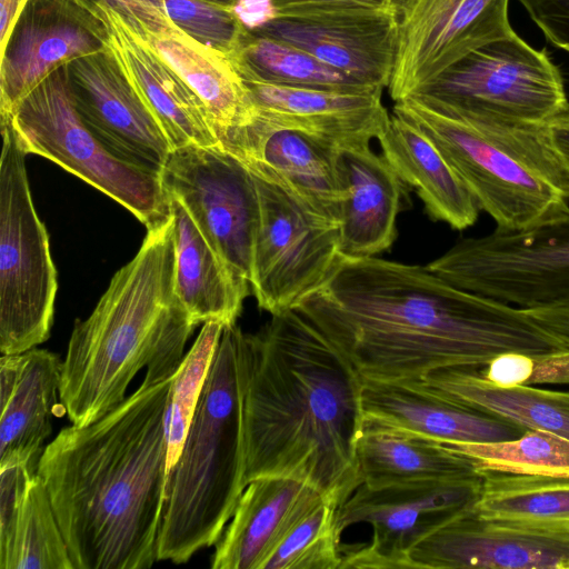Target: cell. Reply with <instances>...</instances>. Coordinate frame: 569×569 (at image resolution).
Listing matches in <instances>:
<instances>
[{
  "label": "cell",
  "mask_w": 569,
  "mask_h": 569,
  "mask_svg": "<svg viewBox=\"0 0 569 569\" xmlns=\"http://www.w3.org/2000/svg\"><path fill=\"white\" fill-rule=\"evenodd\" d=\"M363 381L409 382L505 352L568 350L523 308L453 286L427 266L342 256L293 308Z\"/></svg>",
  "instance_id": "6da1fadb"
},
{
  "label": "cell",
  "mask_w": 569,
  "mask_h": 569,
  "mask_svg": "<svg viewBox=\"0 0 569 569\" xmlns=\"http://www.w3.org/2000/svg\"><path fill=\"white\" fill-rule=\"evenodd\" d=\"M244 487L267 477L317 489L338 507L361 485L362 379L300 312L238 337Z\"/></svg>",
  "instance_id": "7a4b0ae2"
},
{
  "label": "cell",
  "mask_w": 569,
  "mask_h": 569,
  "mask_svg": "<svg viewBox=\"0 0 569 569\" xmlns=\"http://www.w3.org/2000/svg\"><path fill=\"white\" fill-rule=\"evenodd\" d=\"M172 378H143L112 411L62 429L44 448L37 475L74 569H146L158 560Z\"/></svg>",
  "instance_id": "3957f363"
},
{
  "label": "cell",
  "mask_w": 569,
  "mask_h": 569,
  "mask_svg": "<svg viewBox=\"0 0 569 569\" xmlns=\"http://www.w3.org/2000/svg\"><path fill=\"white\" fill-rule=\"evenodd\" d=\"M197 326L176 292L171 216L148 230L90 316L74 322L59 388L72 425H90L122 403L142 368L153 383L172 378Z\"/></svg>",
  "instance_id": "277c9868"
},
{
  "label": "cell",
  "mask_w": 569,
  "mask_h": 569,
  "mask_svg": "<svg viewBox=\"0 0 569 569\" xmlns=\"http://www.w3.org/2000/svg\"><path fill=\"white\" fill-rule=\"evenodd\" d=\"M240 327L219 339L183 447L171 469L158 539V560L180 565L216 545L244 490Z\"/></svg>",
  "instance_id": "5b68a950"
},
{
  "label": "cell",
  "mask_w": 569,
  "mask_h": 569,
  "mask_svg": "<svg viewBox=\"0 0 569 569\" xmlns=\"http://www.w3.org/2000/svg\"><path fill=\"white\" fill-rule=\"evenodd\" d=\"M393 113L415 123L502 231L569 218V170L543 126L476 123L437 111L410 96Z\"/></svg>",
  "instance_id": "8992f818"
},
{
  "label": "cell",
  "mask_w": 569,
  "mask_h": 569,
  "mask_svg": "<svg viewBox=\"0 0 569 569\" xmlns=\"http://www.w3.org/2000/svg\"><path fill=\"white\" fill-rule=\"evenodd\" d=\"M413 96L476 123L543 126L569 110L559 67L516 32L473 50Z\"/></svg>",
  "instance_id": "52a82bcc"
},
{
  "label": "cell",
  "mask_w": 569,
  "mask_h": 569,
  "mask_svg": "<svg viewBox=\"0 0 569 569\" xmlns=\"http://www.w3.org/2000/svg\"><path fill=\"white\" fill-rule=\"evenodd\" d=\"M26 153L41 156L128 209L147 230L171 218L159 173L111 153L79 117L66 64L47 76L6 114Z\"/></svg>",
  "instance_id": "ba28073f"
},
{
  "label": "cell",
  "mask_w": 569,
  "mask_h": 569,
  "mask_svg": "<svg viewBox=\"0 0 569 569\" xmlns=\"http://www.w3.org/2000/svg\"><path fill=\"white\" fill-rule=\"evenodd\" d=\"M0 351L22 353L44 342L58 289L49 237L36 211L27 153L0 117Z\"/></svg>",
  "instance_id": "9c48e42d"
},
{
  "label": "cell",
  "mask_w": 569,
  "mask_h": 569,
  "mask_svg": "<svg viewBox=\"0 0 569 569\" xmlns=\"http://www.w3.org/2000/svg\"><path fill=\"white\" fill-rule=\"evenodd\" d=\"M427 267L458 288L519 308L569 297V218L462 239Z\"/></svg>",
  "instance_id": "30bf717a"
},
{
  "label": "cell",
  "mask_w": 569,
  "mask_h": 569,
  "mask_svg": "<svg viewBox=\"0 0 569 569\" xmlns=\"http://www.w3.org/2000/svg\"><path fill=\"white\" fill-rule=\"evenodd\" d=\"M258 222L250 287L271 316L293 309L323 283L342 257L339 224L254 174Z\"/></svg>",
  "instance_id": "8fae6325"
},
{
  "label": "cell",
  "mask_w": 569,
  "mask_h": 569,
  "mask_svg": "<svg viewBox=\"0 0 569 569\" xmlns=\"http://www.w3.org/2000/svg\"><path fill=\"white\" fill-rule=\"evenodd\" d=\"M482 477L430 482H406L377 488L361 483L336 512L339 532L369 523L367 545L342 546V568H411V549L477 502Z\"/></svg>",
  "instance_id": "7c38bea8"
},
{
  "label": "cell",
  "mask_w": 569,
  "mask_h": 569,
  "mask_svg": "<svg viewBox=\"0 0 569 569\" xmlns=\"http://www.w3.org/2000/svg\"><path fill=\"white\" fill-rule=\"evenodd\" d=\"M160 178L237 277L250 283L258 197L252 173L216 146L171 150Z\"/></svg>",
  "instance_id": "4fadbf2b"
},
{
  "label": "cell",
  "mask_w": 569,
  "mask_h": 569,
  "mask_svg": "<svg viewBox=\"0 0 569 569\" xmlns=\"http://www.w3.org/2000/svg\"><path fill=\"white\" fill-rule=\"evenodd\" d=\"M509 0H391L397 47L388 84L397 102L420 93L473 50L515 32Z\"/></svg>",
  "instance_id": "5bb4252c"
},
{
  "label": "cell",
  "mask_w": 569,
  "mask_h": 569,
  "mask_svg": "<svg viewBox=\"0 0 569 569\" xmlns=\"http://www.w3.org/2000/svg\"><path fill=\"white\" fill-rule=\"evenodd\" d=\"M66 71L74 108L93 136L118 158L160 174L169 140L108 48L69 61Z\"/></svg>",
  "instance_id": "9a60e30c"
},
{
  "label": "cell",
  "mask_w": 569,
  "mask_h": 569,
  "mask_svg": "<svg viewBox=\"0 0 569 569\" xmlns=\"http://www.w3.org/2000/svg\"><path fill=\"white\" fill-rule=\"evenodd\" d=\"M107 43L102 20L74 0H28L0 49V114L51 72Z\"/></svg>",
  "instance_id": "2e32d148"
},
{
  "label": "cell",
  "mask_w": 569,
  "mask_h": 569,
  "mask_svg": "<svg viewBox=\"0 0 569 569\" xmlns=\"http://www.w3.org/2000/svg\"><path fill=\"white\" fill-rule=\"evenodd\" d=\"M219 146L252 174L278 184L313 212L339 224L343 188L337 149L298 130L278 127L259 113L219 137Z\"/></svg>",
  "instance_id": "e0dca14e"
},
{
  "label": "cell",
  "mask_w": 569,
  "mask_h": 569,
  "mask_svg": "<svg viewBox=\"0 0 569 569\" xmlns=\"http://www.w3.org/2000/svg\"><path fill=\"white\" fill-rule=\"evenodd\" d=\"M411 568L569 569V536L487 520L472 509L409 552Z\"/></svg>",
  "instance_id": "ac0fdd59"
},
{
  "label": "cell",
  "mask_w": 569,
  "mask_h": 569,
  "mask_svg": "<svg viewBox=\"0 0 569 569\" xmlns=\"http://www.w3.org/2000/svg\"><path fill=\"white\" fill-rule=\"evenodd\" d=\"M93 14L106 26L108 50L159 122L171 149L218 144L206 104L181 77L116 10L99 4Z\"/></svg>",
  "instance_id": "d6986e66"
},
{
  "label": "cell",
  "mask_w": 569,
  "mask_h": 569,
  "mask_svg": "<svg viewBox=\"0 0 569 569\" xmlns=\"http://www.w3.org/2000/svg\"><path fill=\"white\" fill-rule=\"evenodd\" d=\"M243 81L257 113L267 121L335 149L370 144L390 119L381 88L339 91Z\"/></svg>",
  "instance_id": "ffe728a7"
},
{
  "label": "cell",
  "mask_w": 569,
  "mask_h": 569,
  "mask_svg": "<svg viewBox=\"0 0 569 569\" xmlns=\"http://www.w3.org/2000/svg\"><path fill=\"white\" fill-rule=\"evenodd\" d=\"M300 48L371 88H388L396 59L391 13L280 17L252 31Z\"/></svg>",
  "instance_id": "44dd1931"
},
{
  "label": "cell",
  "mask_w": 569,
  "mask_h": 569,
  "mask_svg": "<svg viewBox=\"0 0 569 569\" xmlns=\"http://www.w3.org/2000/svg\"><path fill=\"white\" fill-rule=\"evenodd\" d=\"M363 421L441 442L516 439L529 429L438 396L412 382L362 380Z\"/></svg>",
  "instance_id": "7402d4cb"
},
{
  "label": "cell",
  "mask_w": 569,
  "mask_h": 569,
  "mask_svg": "<svg viewBox=\"0 0 569 569\" xmlns=\"http://www.w3.org/2000/svg\"><path fill=\"white\" fill-rule=\"evenodd\" d=\"M325 499L317 489L299 480H252L216 542L211 568L264 569L289 532Z\"/></svg>",
  "instance_id": "603a6c76"
},
{
  "label": "cell",
  "mask_w": 569,
  "mask_h": 569,
  "mask_svg": "<svg viewBox=\"0 0 569 569\" xmlns=\"http://www.w3.org/2000/svg\"><path fill=\"white\" fill-rule=\"evenodd\" d=\"M336 164L343 188L340 206V252L373 257L397 238L403 182L370 144L337 149Z\"/></svg>",
  "instance_id": "cb8c5ba5"
},
{
  "label": "cell",
  "mask_w": 569,
  "mask_h": 569,
  "mask_svg": "<svg viewBox=\"0 0 569 569\" xmlns=\"http://www.w3.org/2000/svg\"><path fill=\"white\" fill-rule=\"evenodd\" d=\"M129 26L202 100L217 137L251 118L254 104L229 54L193 39L162 11Z\"/></svg>",
  "instance_id": "d4e9b609"
},
{
  "label": "cell",
  "mask_w": 569,
  "mask_h": 569,
  "mask_svg": "<svg viewBox=\"0 0 569 569\" xmlns=\"http://www.w3.org/2000/svg\"><path fill=\"white\" fill-rule=\"evenodd\" d=\"M378 140L385 159L416 190L432 220L455 230L475 224L480 211L477 200L420 128L392 113Z\"/></svg>",
  "instance_id": "484cf974"
},
{
  "label": "cell",
  "mask_w": 569,
  "mask_h": 569,
  "mask_svg": "<svg viewBox=\"0 0 569 569\" xmlns=\"http://www.w3.org/2000/svg\"><path fill=\"white\" fill-rule=\"evenodd\" d=\"M169 199L174 222V287L180 301L197 325H236L250 283L234 274L186 208Z\"/></svg>",
  "instance_id": "4316f807"
},
{
  "label": "cell",
  "mask_w": 569,
  "mask_h": 569,
  "mask_svg": "<svg viewBox=\"0 0 569 569\" xmlns=\"http://www.w3.org/2000/svg\"><path fill=\"white\" fill-rule=\"evenodd\" d=\"M357 460L361 483L371 488L481 476L468 457L443 442L365 421Z\"/></svg>",
  "instance_id": "83f0119b"
},
{
  "label": "cell",
  "mask_w": 569,
  "mask_h": 569,
  "mask_svg": "<svg viewBox=\"0 0 569 569\" xmlns=\"http://www.w3.org/2000/svg\"><path fill=\"white\" fill-rule=\"evenodd\" d=\"M480 367H450L409 381L438 396L515 422L569 439V392L488 382Z\"/></svg>",
  "instance_id": "f1b7e54d"
},
{
  "label": "cell",
  "mask_w": 569,
  "mask_h": 569,
  "mask_svg": "<svg viewBox=\"0 0 569 569\" xmlns=\"http://www.w3.org/2000/svg\"><path fill=\"white\" fill-rule=\"evenodd\" d=\"M20 379L0 416V469L26 463L37 473L61 380V360L46 349L24 351Z\"/></svg>",
  "instance_id": "f546056e"
},
{
  "label": "cell",
  "mask_w": 569,
  "mask_h": 569,
  "mask_svg": "<svg viewBox=\"0 0 569 569\" xmlns=\"http://www.w3.org/2000/svg\"><path fill=\"white\" fill-rule=\"evenodd\" d=\"M480 518L569 536V478L480 472Z\"/></svg>",
  "instance_id": "4dcf8cb0"
},
{
  "label": "cell",
  "mask_w": 569,
  "mask_h": 569,
  "mask_svg": "<svg viewBox=\"0 0 569 569\" xmlns=\"http://www.w3.org/2000/svg\"><path fill=\"white\" fill-rule=\"evenodd\" d=\"M229 57L243 80L320 90L375 89L300 48L248 30Z\"/></svg>",
  "instance_id": "1f68e13d"
},
{
  "label": "cell",
  "mask_w": 569,
  "mask_h": 569,
  "mask_svg": "<svg viewBox=\"0 0 569 569\" xmlns=\"http://www.w3.org/2000/svg\"><path fill=\"white\" fill-rule=\"evenodd\" d=\"M0 569H74L47 489L34 475L13 532L0 548Z\"/></svg>",
  "instance_id": "d6a6232c"
},
{
  "label": "cell",
  "mask_w": 569,
  "mask_h": 569,
  "mask_svg": "<svg viewBox=\"0 0 569 569\" xmlns=\"http://www.w3.org/2000/svg\"><path fill=\"white\" fill-rule=\"evenodd\" d=\"M443 443L468 457L479 472L569 478V439L550 431L529 429L519 438L495 442Z\"/></svg>",
  "instance_id": "836d02e7"
},
{
  "label": "cell",
  "mask_w": 569,
  "mask_h": 569,
  "mask_svg": "<svg viewBox=\"0 0 569 569\" xmlns=\"http://www.w3.org/2000/svg\"><path fill=\"white\" fill-rule=\"evenodd\" d=\"M224 327L218 321L204 322L172 378L167 411L168 477L183 447Z\"/></svg>",
  "instance_id": "e575fe53"
},
{
  "label": "cell",
  "mask_w": 569,
  "mask_h": 569,
  "mask_svg": "<svg viewBox=\"0 0 569 569\" xmlns=\"http://www.w3.org/2000/svg\"><path fill=\"white\" fill-rule=\"evenodd\" d=\"M338 506L325 499L284 538L264 569H340L341 533Z\"/></svg>",
  "instance_id": "d590c367"
},
{
  "label": "cell",
  "mask_w": 569,
  "mask_h": 569,
  "mask_svg": "<svg viewBox=\"0 0 569 569\" xmlns=\"http://www.w3.org/2000/svg\"><path fill=\"white\" fill-rule=\"evenodd\" d=\"M160 10L193 39L227 54L247 31L231 8L201 0H160Z\"/></svg>",
  "instance_id": "8d00e7d4"
},
{
  "label": "cell",
  "mask_w": 569,
  "mask_h": 569,
  "mask_svg": "<svg viewBox=\"0 0 569 569\" xmlns=\"http://www.w3.org/2000/svg\"><path fill=\"white\" fill-rule=\"evenodd\" d=\"M280 17L391 13V0H274Z\"/></svg>",
  "instance_id": "74e56055"
},
{
  "label": "cell",
  "mask_w": 569,
  "mask_h": 569,
  "mask_svg": "<svg viewBox=\"0 0 569 569\" xmlns=\"http://www.w3.org/2000/svg\"><path fill=\"white\" fill-rule=\"evenodd\" d=\"M34 475L26 463L0 469V548L13 532Z\"/></svg>",
  "instance_id": "f35d334b"
},
{
  "label": "cell",
  "mask_w": 569,
  "mask_h": 569,
  "mask_svg": "<svg viewBox=\"0 0 569 569\" xmlns=\"http://www.w3.org/2000/svg\"><path fill=\"white\" fill-rule=\"evenodd\" d=\"M546 40L569 53V0H518Z\"/></svg>",
  "instance_id": "ab89813d"
},
{
  "label": "cell",
  "mask_w": 569,
  "mask_h": 569,
  "mask_svg": "<svg viewBox=\"0 0 569 569\" xmlns=\"http://www.w3.org/2000/svg\"><path fill=\"white\" fill-rule=\"evenodd\" d=\"M532 357L520 352H505L480 367L479 372L495 386H527L532 371Z\"/></svg>",
  "instance_id": "60d3db41"
},
{
  "label": "cell",
  "mask_w": 569,
  "mask_h": 569,
  "mask_svg": "<svg viewBox=\"0 0 569 569\" xmlns=\"http://www.w3.org/2000/svg\"><path fill=\"white\" fill-rule=\"evenodd\" d=\"M523 309L536 323L569 347V297Z\"/></svg>",
  "instance_id": "b9f144b4"
},
{
  "label": "cell",
  "mask_w": 569,
  "mask_h": 569,
  "mask_svg": "<svg viewBox=\"0 0 569 569\" xmlns=\"http://www.w3.org/2000/svg\"><path fill=\"white\" fill-rule=\"evenodd\" d=\"M540 383H569V349L532 357L527 386Z\"/></svg>",
  "instance_id": "7bdbcfd3"
},
{
  "label": "cell",
  "mask_w": 569,
  "mask_h": 569,
  "mask_svg": "<svg viewBox=\"0 0 569 569\" xmlns=\"http://www.w3.org/2000/svg\"><path fill=\"white\" fill-rule=\"evenodd\" d=\"M93 13L99 4L116 10L128 23L146 22L160 11V0H74Z\"/></svg>",
  "instance_id": "ee69618b"
},
{
  "label": "cell",
  "mask_w": 569,
  "mask_h": 569,
  "mask_svg": "<svg viewBox=\"0 0 569 569\" xmlns=\"http://www.w3.org/2000/svg\"><path fill=\"white\" fill-rule=\"evenodd\" d=\"M231 9L248 31L259 30L278 18L274 0H237Z\"/></svg>",
  "instance_id": "f6af8a7d"
},
{
  "label": "cell",
  "mask_w": 569,
  "mask_h": 569,
  "mask_svg": "<svg viewBox=\"0 0 569 569\" xmlns=\"http://www.w3.org/2000/svg\"><path fill=\"white\" fill-rule=\"evenodd\" d=\"M24 353L2 355L0 359V402L11 397L22 372Z\"/></svg>",
  "instance_id": "bcb514c9"
},
{
  "label": "cell",
  "mask_w": 569,
  "mask_h": 569,
  "mask_svg": "<svg viewBox=\"0 0 569 569\" xmlns=\"http://www.w3.org/2000/svg\"><path fill=\"white\" fill-rule=\"evenodd\" d=\"M549 140L569 170V110L547 123Z\"/></svg>",
  "instance_id": "7dc6e473"
},
{
  "label": "cell",
  "mask_w": 569,
  "mask_h": 569,
  "mask_svg": "<svg viewBox=\"0 0 569 569\" xmlns=\"http://www.w3.org/2000/svg\"><path fill=\"white\" fill-rule=\"evenodd\" d=\"M28 0H0V49H2Z\"/></svg>",
  "instance_id": "c3c4849f"
},
{
  "label": "cell",
  "mask_w": 569,
  "mask_h": 569,
  "mask_svg": "<svg viewBox=\"0 0 569 569\" xmlns=\"http://www.w3.org/2000/svg\"><path fill=\"white\" fill-rule=\"evenodd\" d=\"M201 1H206V2H209L212 4L227 7V8H232L234 6V3L237 2V0H201Z\"/></svg>",
  "instance_id": "681fc988"
}]
</instances>
